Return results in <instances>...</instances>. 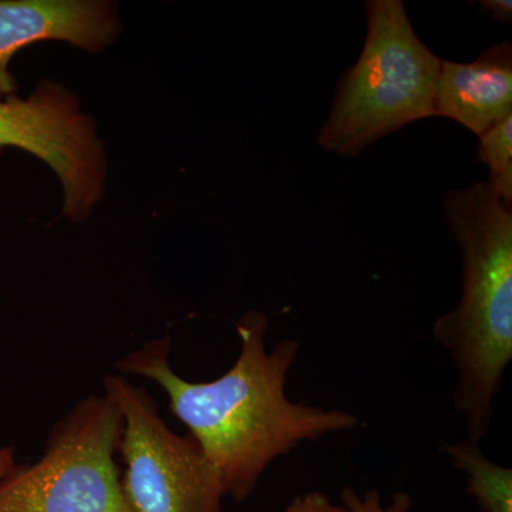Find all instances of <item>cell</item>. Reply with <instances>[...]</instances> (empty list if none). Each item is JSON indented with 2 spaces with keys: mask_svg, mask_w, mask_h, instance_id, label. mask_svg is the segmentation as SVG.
<instances>
[{
  "mask_svg": "<svg viewBox=\"0 0 512 512\" xmlns=\"http://www.w3.org/2000/svg\"><path fill=\"white\" fill-rule=\"evenodd\" d=\"M269 320L252 311L237 323L241 349L234 366L210 382H190L170 365L171 339L148 340L116 362L124 375L153 380L167 393L171 413L200 444L225 494L245 501L266 468L303 443L356 429V414L288 399L285 387L301 345L266 346Z\"/></svg>",
  "mask_w": 512,
  "mask_h": 512,
  "instance_id": "obj_1",
  "label": "cell"
},
{
  "mask_svg": "<svg viewBox=\"0 0 512 512\" xmlns=\"http://www.w3.org/2000/svg\"><path fill=\"white\" fill-rule=\"evenodd\" d=\"M444 212L461 252V298L433 325L456 366L453 406L468 439L488 436L494 402L512 362V211L488 185L448 191Z\"/></svg>",
  "mask_w": 512,
  "mask_h": 512,
  "instance_id": "obj_2",
  "label": "cell"
},
{
  "mask_svg": "<svg viewBox=\"0 0 512 512\" xmlns=\"http://www.w3.org/2000/svg\"><path fill=\"white\" fill-rule=\"evenodd\" d=\"M362 53L339 80L316 143L340 157L359 156L380 138L436 117L439 56L414 32L402 0H367Z\"/></svg>",
  "mask_w": 512,
  "mask_h": 512,
  "instance_id": "obj_3",
  "label": "cell"
},
{
  "mask_svg": "<svg viewBox=\"0 0 512 512\" xmlns=\"http://www.w3.org/2000/svg\"><path fill=\"white\" fill-rule=\"evenodd\" d=\"M123 426L109 394L84 397L52 427L39 460L0 481V512H134L116 461Z\"/></svg>",
  "mask_w": 512,
  "mask_h": 512,
  "instance_id": "obj_4",
  "label": "cell"
},
{
  "mask_svg": "<svg viewBox=\"0 0 512 512\" xmlns=\"http://www.w3.org/2000/svg\"><path fill=\"white\" fill-rule=\"evenodd\" d=\"M103 387L124 420L121 487L131 510L221 512L224 485L194 437L174 433L143 386L107 375Z\"/></svg>",
  "mask_w": 512,
  "mask_h": 512,
  "instance_id": "obj_5",
  "label": "cell"
},
{
  "mask_svg": "<svg viewBox=\"0 0 512 512\" xmlns=\"http://www.w3.org/2000/svg\"><path fill=\"white\" fill-rule=\"evenodd\" d=\"M16 147L45 161L62 183L63 214L86 220L103 198L107 158L94 121L60 84L45 82L28 99L0 100V153Z\"/></svg>",
  "mask_w": 512,
  "mask_h": 512,
  "instance_id": "obj_6",
  "label": "cell"
},
{
  "mask_svg": "<svg viewBox=\"0 0 512 512\" xmlns=\"http://www.w3.org/2000/svg\"><path fill=\"white\" fill-rule=\"evenodd\" d=\"M119 32L116 9L99 0H0V100L15 96L9 63L23 47L62 40L97 52Z\"/></svg>",
  "mask_w": 512,
  "mask_h": 512,
  "instance_id": "obj_7",
  "label": "cell"
},
{
  "mask_svg": "<svg viewBox=\"0 0 512 512\" xmlns=\"http://www.w3.org/2000/svg\"><path fill=\"white\" fill-rule=\"evenodd\" d=\"M436 117L450 119L481 137L512 116V45L485 49L474 62H441Z\"/></svg>",
  "mask_w": 512,
  "mask_h": 512,
  "instance_id": "obj_8",
  "label": "cell"
},
{
  "mask_svg": "<svg viewBox=\"0 0 512 512\" xmlns=\"http://www.w3.org/2000/svg\"><path fill=\"white\" fill-rule=\"evenodd\" d=\"M448 463L466 474L467 493L481 512H512V470L485 456L481 443L471 439L441 443Z\"/></svg>",
  "mask_w": 512,
  "mask_h": 512,
  "instance_id": "obj_9",
  "label": "cell"
},
{
  "mask_svg": "<svg viewBox=\"0 0 512 512\" xmlns=\"http://www.w3.org/2000/svg\"><path fill=\"white\" fill-rule=\"evenodd\" d=\"M478 158L488 167V188L505 207L512 205V116L480 137Z\"/></svg>",
  "mask_w": 512,
  "mask_h": 512,
  "instance_id": "obj_10",
  "label": "cell"
},
{
  "mask_svg": "<svg viewBox=\"0 0 512 512\" xmlns=\"http://www.w3.org/2000/svg\"><path fill=\"white\" fill-rule=\"evenodd\" d=\"M340 500L350 512H410L414 507L412 495L406 491L393 494L386 505L375 488L365 494H357L352 487H345L340 493Z\"/></svg>",
  "mask_w": 512,
  "mask_h": 512,
  "instance_id": "obj_11",
  "label": "cell"
},
{
  "mask_svg": "<svg viewBox=\"0 0 512 512\" xmlns=\"http://www.w3.org/2000/svg\"><path fill=\"white\" fill-rule=\"evenodd\" d=\"M282 512H350L345 505H336L319 491L296 495Z\"/></svg>",
  "mask_w": 512,
  "mask_h": 512,
  "instance_id": "obj_12",
  "label": "cell"
},
{
  "mask_svg": "<svg viewBox=\"0 0 512 512\" xmlns=\"http://www.w3.org/2000/svg\"><path fill=\"white\" fill-rule=\"evenodd\" d=\"M480 9L490 12L497 22L510 23L512 20L511 0H481Z\"/></svg>",
  "mask_w": 512,
  "mask_h": 512,
  "instance_id": "obj_13",
  "label": "cell"
},
{
  "mask_svg": "<svg viewBox=\"0 0 512 512\" xmlns=\"http://www.w3.org/2000/svg\"><path fill=\"white\" fill-rule=\"evenodd\" d=\"M15 448L3 447L0 448V481L8 476L9 471L15 467Z\"/></svg>",
  "mask_w": 512,
  "mask_h": 512,
  "instance_id": "obj_14",
  "label": "cell"
}]
</instances>
